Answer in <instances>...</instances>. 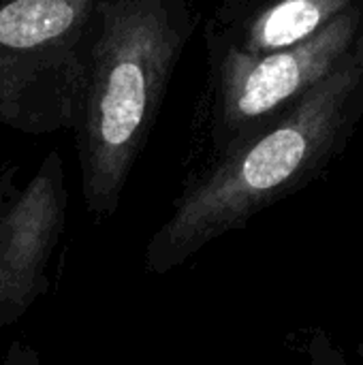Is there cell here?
Returning a JSON list of instances; mask_svg holds the SVG:
<instances>
[{
  "instance_id": "obj_1",
  "label": "cell",
  "mask_w": 363,
  "mask_h": 365,
  "mask_svg": "<svg viewBox=\"0 0 363 365\" xmlns=\"http://www.w3.org/2000/svg\"><path fill=\"white\" fill-rule=\"evenodd\" d=\"M363 111V43L272 124L235 141L173 205L150 244L154 272L182 265L216 237L295 192L332 158Z\"/></svg>"
},
{
  "instance_id": "obj_2",
  "label": "cell",
  "mask_w": 363,
  "mask_h": 365,
  "mask_svg": "<svg viewBox=\"0 0 363 365\" xmlns=\"http://www.w3.org/2000/svg\"><path fill=\"white\" fill-rule=\"evenodd\" d=\"M182 45L163 0H98L75 120L92 214L116 212Z\"/></svg>"
},
{
  "instance_id": "obj_3",
  "label": "cell",
  "mask_w": 363,
  "mask_h": 365,
  "mask_svg": "<svg viewBox=\"0 0 363 365\" xmlns=\"http://www.w3.org/2000/svg\"><path fill=\"white\" fill-rule=\"evenodd\" d=\"M98 0L0 2V115L21 128L75 124Z\"/></svg>"
},
{
  "instance_id": "obj_4",
  "label": "cell",
  "mask_w": 363,
  "mask_h": 365,
  "mask_svg": "<svg viewBox=\"0 0 363 365\" xmlns=\"http://www.w3.org/2000/svg\"><path fill=\"white\" fill-rule=\"evenodd\" d=\"M359 11L347 9L312 36L270 53L231 47L223 58L218 113L235 141L272 124L355 47Z\"/></svg>"
},
{
  "instance_id": "obj_5",
  "label": "cell",
  "mask_w": 363,
  "mask_h": 365,
  "mask_svg": "<svg viewBox=\"0 0 363 365\" xmlns=\"http://www.w3.org/2000/svg\"><path fill=\"white\" fill-rule=\"evenodd\" d=\"M66 192L56 154L0 225V321L11 323L45 289L43 274L64 222Z\"/></svg>"
},
{
  "instance_id": "obj_6",
  "label": "cell",
  "mask_w": 363,
  "mask_h": 365,
  "mask_svg": "<svg viewBox=\"0 0 363 365\" xmlns=\"http://www.w3.org/2000/svg\"><path fill=\"white\" fill-rule=\"evenodd\" d=\"M351 4L353 0H276L252 19L244 51L261 56L291 47L319 32Z\"/></svg>"
},
{
  "instance_id": "obj_7",
  "label": "cell",
  "mask_w": 363,
  "mask_h": 365,
  "mask_svg": "<svg viewBox=\"0 0 363 365\" xmlns=\"http://www.w3.org/2000/svg\"><path fill=\"white\" fill-rule=\"evenodd\" d=\"M359 353H362V355H363V342H362V344H359Z\"/></svg>"
}]
</instances>
